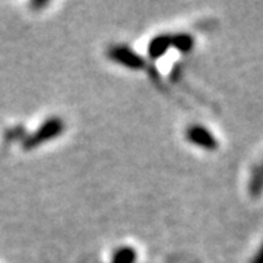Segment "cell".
I'll return each instance as SVG.
<instances>
[{"label": "cell", "mask_w": 263, "mask_h": 263, "mask_svg": "<svg viewBox=\"0 0 263 263\" xmlns=\"http://www.w3.org/2000/svg\"><path fill=\"white\" fill-rule=\"evenodd\" d=\"M249 263H263V243L260 245V247L257 249V252L254 253V256L252 257V260Z\"/></svg>", "instance_id": "obj_5"}, {"label": "cell", "mask_w": 263, "mask_h": 263, "mask_svg": "<svg viewBox=\"0 0 263 263\" xmlns=\"http://www.w3.org/2000/svg\"><path fill=\"white\" fill-rule=\"evenodd\" d=\"M186 138L190 143L196 145L199 148H203V149L214 151L218 148V139L208 130L205 126H200V124L189 126Z\"/></svg>", "instance_id": "obj_1"}, {"label": "cell", "mask_w": 263, "mask_h": 263, "mask_svg": "<svg viewBox=\"0 0 263 263\" xmlns=\"http://www.w3.org/2000/svg\"><path fill=\"white\" fill-rule=\"evenodd\" d=\"M171 44L176 48H179L180 51L183 53H187L192 50L193 44H195V40L190 37L189 34H179L176 37H171Z\"/></svg>", "instance_id": "obj_4"}, {"label": "cell", "mask_w": 263, "mask_h": 263, "mask_svg": "<svg viewBox=\"0 0 263 263\" xmlns=\"http://www.w3.org/2000/svg\"><path fill=\"white\" fill-rule=\"evenodd\" d=\"M260 168H262V173H263V162H262V164H260Z\"/></svg>", "instance_id": "obj_6"}, {"label": "cell", "mask_w": 263, "mask_h": 263, "mask_svg": "<svg viewBox=\"0 0 263 263\" xmlns=\"http://www.w3.org/2000/svg\"><path fill=\"white\" fill-rule=\"evenodd\" d=\"M171 46V37H167V35H162V37L155 38L152 43H151V54L155 57L161 56V54H164L168 47Z\"/></svg>", "instance_id": "obj_3"}, {"label": "cell", "mask_w": 263, "mask_h": 263, "mask_svg": "<svg viewBox=\"0 0 263 263\" xmlns=\"http://www.w3.org/2000/svg\"><path fill=\"white\" fill-rule=\"evenodd\" d=\"M247 189H249V195L254 199H257L263 195V173L262 168H260V164L254 165L253 168L250 170Z\"/></svg>", "instance_id": "obj_2"}]
</instances>
